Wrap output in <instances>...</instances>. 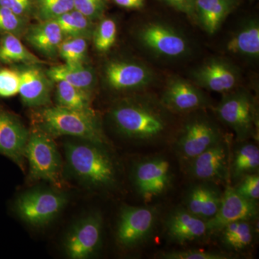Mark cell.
<instances>
[{"instance_id":"obj_1","label":"cell","mask_w":259,"mask_h":259,"mask_svg":"<svg viewBox=\"0 0 259 259\" xmlns=\"http://www.w3.org/2000/svg\"><path fill=\"white\" fill-rule=\"evenodd\" d=\"M166 109L141 97L127 98L116 103L110 118L117 132L127 139L151 141L163 136L168 126Z\"/></svg>"},{"instance_id":"obj_2","label":"cell","mask_w":259,"mask_h":259,"mask_svg":"<svg viewBox=\"0 0 259 259\" xmlns=\"http://www.w3.org/2000/svg\"><path fill=\"white\" fill-rule=\"evenodd\" d=\"M105 146L79 139L63 144L70 173L83 185L93 188H110L117 183V171Z\"/></svg>"},{"instance_id":"obj_3","label":"cell","mask_w":259,"mask_h":259,"mask_svg":"<svg viewBox=\"0 0 259 259\" xmlns=\"http://www.w3.org/2000/svg\"><path fill=\"white\" fill-rule=\"evenodd\" d=\"M33 126L51 137L70 136L106 146L107 140L99 117L56 105L40 107L32 115Z\"/></svg>"},{"instance_id":"obj_4","label":"cell","mask_w":259,"mask_h":259,"mask_svg":"<svg viewBox=\"0 0 259 259\" xmlns=\"http://www.w3.org/2000/svg\"><path fill=\"white\" fill-rule=\"evenodd\" d=\"M54 139L33 126L25 147V158L28 162L30 181H45L61 190L64 187L62 159Z\"/></svg>"},{"instance_id":"obj_5","label":"cell","mask_w":259,"mask_h":259,"mask_svg":"<svg viewBox=\"0 0 259 259\" xmlns=\"http://www.w3.org/2000/svg\"><path fill=\"white\" fill-rule=\"evenodd\" d=\"M68 202L67 194L59 189L35 188L20 194L14 209L24 222L34 227H44L55 220Z\"/></svg>"},{"instance_id":"obj_6","label":"cell","mask_w":259,"mask_h":259,"mask_svg":"<svg viewBox=\"0 0 259 259\" xmlns=\"http://www.w3.org/2000/svg\"><path fill=\"white\" fill-rule=\"evenodd\" d=\"M220 120L236 133L239 141L252 137L258 124L256 105L249 92L243 89L230 92L215 109Z\"/></svg>"},{"instance_id":"obj_7","label":"cell","mask_w":259,"mask_h":259,"mask_svg":"<svg viewBox=\"0 0 259 259\" xmlns=\"http://www.w3.org/2000/svg\"><path fill=\"white\" fill-rule=\"evenodd\" d=\"M223 140L217 125L204 116L187 121L175 144V151L182 161L190 163L206 150Z\"/></svg>"},{"instance_id":"obj_8","label":"cell","mask_w":259,"mask_h":259,"mask_svg":"<svg viewBox=\"0 0 259 259\" xmlns=\"http://www.w3.org/2000/svg\"><path fill=\"white\" fill-rule=\"evenodd\" d=\"M103 221L99 212H92L80 218L71 226L65 237L64 250L71 259L93 256L102 244Z\"/></svg>"},{"instance_id":"obj_9","label":"cell","mask_w":259,"mask_h":259,"mask_svg":"<svg viewBox=\"0 0 259 259\" xmlns=\"http://www.w3.org/2000/svg\"><path fill=\"white\" fill-rule=\"evenodd\" d=\"M156 221V211L153 207L123 206L116 230L117 243L123 248L136 247L151 235Z\"/></svg>"},{"instance_id":"obj_10","label":"cell","mask_w":259,"mask_h":259,"mask_svg":"<svg viewBox=\"0 0 259 259\" xmlns=\"http://www.w3.org/2000/svg\"><path fill=\"white\" fill-rule=\"evenodd\" d=\"M138 37L146 49L161 57H182L190 50L185 35L169 25L158 22L148 23L142 26Z\"/></svg>"},{"instance_id":"obj_11","label":"cell","mask_w":259,"mask_h":259,"mask_svg":"<svg viewBox=\"0 0 259 259\" xmlns=\"http://www.w3.org/2000/svg\"><path fill=\"white\" fill-rule=\"evenodd\" d=\"M105 82L117 92L134 91L148 86L153 80L152 70L139 61L114 59L105 65Z\"/></svg>"},{"instance_id":"obj_12","label":"cell","mask_w":259,"mask_h":259,"mask_svg":"<svg viewBox=\"0 0 259 259\" xmlns=\"http://www.w3.org/2000/svg\"><path fill=\"white\" fill-rule=\"evenodd\" d=\"M171 180V164L165 158H149L135 167V186L146 202L164 193L170 187Z\"/></svg>"},{"instance_id":"obj_13","label":"cell","mask_w":259,"mask_h":259,"mask_svg":"<svg viewBox=\"0 0 259 259\" xmlns=\"http://www.w3.org/2000/svg\"><path fill=\"white\" fill-rule=\"evenodd\" d=\"M20 78V95L25 106L40 108L49 106L54 81L39 65L19 64L15 66Z\"/></svg>"},{"instance_id":"obj_14","label":"cell","mask_w":259,"mask_h":259,"mask_svg":"<svg viewBox=\"0 0 259 259\" xmlns=\"http://www.w3.org/2000/svg\"><path fill=\"white\" fill-rule=\"evenodd\" d=\"M258 213L256 201L245 198L234 187H228L223 193L221 205L215 215L207 221L208 234L221 231L229 223L252 221L257 218Z\"/></svg>"},{"instance_id":"obj_15","label":"cell","mask_w":259,"mask_h":259,"mask_svg":"<svg viewBox=\"0 0 259 259\" xmlns=\"http://www.w3.org/2000/svg\"><path fill=\"white\" fill-rule=\"evenodd\" d=\"M229 170V149L223 140L189 163V171L194 178L211 183L226 182Z\"/></svg>"},{"instance_id":"obj_16","label":"cell","mask_w":259,"mask_h":259,"mask_svg":"<svg viewBox=\"0 0 259 259\" xmlns=\"http://www.w3.org/2000/svg\"><path fill=\"white\" fill-rule=\"evenodd\" d=\"M30 130L18 116L0 108V154L24 169L25 151Z\"/></svg>"},{"instance_id":"obj_17","label":"cell","mask_w":259,"mask_h":259,"mask_svg":"<svg viewBox=\"0 0 259 259\" xmlns=\"http://www.w3.org/2000/svg\"><path fill=\"white\" fill-rule=\"evenodd\" d=\"M194 84L220 93L231 92L239 81L238 69L222 59H212L204 62L192 73Z\"/></svg>"},{"instance_id":"obj_18","label":"cell","mask_w":259,"mask_h":259,"mask_svg":"<svg viewBox=\"0 0 259 259\" xmlns=\"http://www.w3.org/2000/svg\"><path fill=\"white\" fill-rule=\"evenodd\" d=\"M161 103L169 111L187 112L204 108L209 105V100L194 83L174 78L167 83Z\"/></svg>"},{"instance_id":"obj_19","label":"cell","mask_w":259,"mask_h":259,"mask_svg":"<svg viewBox=\"0 0 259 259\" xmlns=\"http://www.w3.org/2000/svg\"><path fill=\"white\" fill-rule=\"evenodd\" d=\"M165 227L171 240L180 244L198 241L208 234L207 221L186 208L172 211L166 218Z\"/></svg>"},{"instance_id":"obj_20","label":"cell","mask_w":259,"mask_h":259,"mask_svg":"<svg viewBox=\"0 0 259 259\" xmlns=\"http://www.w3.org/2000/svg\"><path fill=\"white\" fill-rule=\"evenodd\" d=\"M223 193L211 182L192 186L185 197L186 209L197 217L207 221L219 209Z\"/></svg>"},{"instance_id":"obj_21","label":"cell","mask_w":259,"mask_h":259,"mask_svg":"<svg viewBox=\"0 0 259 259\" xmlns=\"http://www.w3.org/2000/svg\"><path fill=\"white\" fill-rule=\"evenodd\" d=\"M24 36L35 50L49 59L59 55L64 34L55 20H44L28 26Z\"/></svg>"},{"instance_id":"obj_22","label":"cell","mask_w":259,"mask_h":259,"mask_svg":"<svg viewBox=\"0 0 259 259\" xmlns=\"http://www.w3.org/2000/svg\"><path fill=\"white\" fill-rule=\"evenodd\" d=\"M237 4V0H195L194 15L207 33L214 34Z\"/></svg>"},{"instance_id":"obj_23","label":"cell","mask_w":259,"mask_h":259,"mask_svg":"<svg viewBox=\"0 0 259 259\" xmlns=\"http://www.w3.org/2000/svg\"><path fill=\"white\" fill-rule=\"evenodd\" d=\"M46 72L54 82L65 81L91 95L97 84L95 70L86 65L76 66L66 64L52 66Z\"/></svg>"},{"instance_id":"obj_24","label":"cell","mask_w":259,"mask_h":259,"mask_svg":"<svg viewBox=\"0 0 259 259\" xmlns=\"http://www.w3.org/2000/svg\"><path fill=\"white\" fill-rule=\"evenodd\" d=\"M227 50L232 54L258 59L259 56V23L253 19L245 22L228 40Z\"/></svg>"},{"instance_id":"obj_25","label":"cell","mask_w":259,"mask_h":259,"mask_svg":"<svg viewBox=\"0 0 259 259\" xmlns=\"http://www.w3.org/2000/svg\"><path fill=\"white\" fill-rule=\"evenodd\" d=\"M56 83V100L59 106L92 116L98 117L92 105V95L63 81Z\"/></svg>"},{"instance_id":"obj_26","label":"cell","mask_w":259,"mask_h":259,"mask_svg":"<svg viewBox=\"0 0 259 259\" xmlns=\"http://www.w3.org/2000/svg\"><path fill=\"white\" fill-rule=\"evenodd\" d=\"M0 62L5 64L39 65L46 61L34 55L20 41V37L11 34H3L0 37Z\"/></svg>"},{"instance_id":"obj_27","label":"cell","mask_w":259,"mask_h":259,"mask_svg":"<svg viewBox=\"0 0 259 259\" xmlns=\"http://www.w3.org/2000/svg\"><path fill=\"white\" fill-rule=\"evenodd\" d=\"M258 146L253 144H244L237 148L230 166L233 180H239L245 175L258 173Z\"/></svg>"},{"instance_id":"obj_28","label":"cell","mask_w":259,"mask_h":259,"mask_svg":"<svg viewBox=\"0 0 259 259\" xmlns=\"http://www.w3.org/2000/svg\"><path fill=\"white\" fill-rule=\"evenodd\" d=\"M55 20L64 34V39L81 37L89 40L93 38L95 29L94 22L76 10L65 13Z\"/></svg>"},{"instance_id":"obj_29","label":"cell","mask_w":259,"mask_h":259,"mask_svg":"<svg viewBox=\"0 0 259 259\" xmlns=\"http://www.w3.org/2000/svg\"><path fill=\"white\" fill-rule=\"evenodd\" d=\"M248 221L229 223L221 230L223 244L230 249L244 250L253 241V228Z\"/></svg>"},{"instance_id":"obj_30","label":"cell","mask_w":259,"mask_h":259,"mask_svg":"<svg viewBox=\"0 0 259 259\" xmlns=\"http://www.w3.org/2000/svg\"><path fill=\"white\" fill-rule=\"evenodd\" d=\"M88 40L81 37H67L61 42L59 55L70 66L85 65L88 55Z\"/></svg>"},{"instance_id":"obj_31","label":"cell","mask_w":259,"mask_h":259,"mask_svg":"<svg viewBox=\"0 0 259 259\" xmlns=\"http://www.w3.org/2000/svg\"><path fill=\"white\" fill-rule=\"evenodd\" d=\"M117 23L112 18H104L94 30L93 42L99 52L110 50L117 38Z\"/></svg>"},{"instance_id":"obj_32","label":"cell","mask_w":259,"mask_h":259,"mask_svg":"<svg viewBox=\"0 0 259 259\" xmlns=\"http://www.w3.org/2000/svg\"><path fill=\"white\" fill-rule=\"evenodd\" d=\"M35 7L40 21L55 20L74 10V0H36Z\"/></svg>"},{"instance_id":"obj_33","label":"cell","mask_w":259,"mask_h":259,"mask_svg":"<svg viewBox=\"0 0 259 259\" xmlns=\"http://www.w3.org/2000/svg\"><path fill=\"white\" fill-rule=\"evenodd\" d=\"M27 19L0 6V34H11L18 37L23 36L28 27Z\"/></svg>"},{"instance_id":"obj_34","label":"cell","mask_w":259,"mask_h":259,"mask_svg":"<svg viewBox=\"0 0 259 259\" xmlns=\"http://www.w3.org/2000/svg\"><path fill=\"white\" fill-rule=\"evenodd\" d=\"M164 259H229L231 255L214 250H186L164 252L159 255Z\"/></svg>"},{"instance_id":"obj_35","label":"cell","mask_w":259,"mask_h":259,"mask_svg":"<svg viewBox=\"0 0 259 259\" xmlns=\"http://www.w3.org/2000/svg\"><path fill=\"white\" fill-rule=\"evenodd\" d=\"M20 85V74L16 68H0V97L18 95Z\"/></svg>"},{"instance_id":"obj_36","label":"cell","mask_w":259,"mask_h":259,"mask_svg":"<svg viewBox=\"0 0 259 259\" xmlns=\"http://www.w3.org/2000/svg\"><path fill=\"white\" fill-rule=\"evenodd\" d=\"M106 7V0H74V9L93 22L102 18Z\"/></svg>"},{"instance_id":"obj_37","label":"cell","mask_w":259,"mask_h":259,"mask_svg":"<svg viewBox=\"0 0 259 259\" xmlns=\"http://www.w3.org/2000/svg\"><path fill=\"white\" fill-rule=\"evenodd\" d=\"M235 190L245 198L253 201L259 199V177L258 173L250 174L240 179Z\"/></svg>"},{"instance_id":"obj_38","label":"cell","mask_w":259,"mask_h":259,"mask_svg":"<svg viewBox=\"0 0 259 259\" xmlns=\"http://www.w3.org/2000/svg\"><path fill=\"white\" fill-rule=\"evenodd\" d=\"M36 0H0V6L11 10L19 16L28 18L33 12Z\"/></svg>"},{"instance_id":"obj_39","label":"cell","mask_w":259,"mask_h":259,"mask_svg":"<svg viewBox=\"0 0 259 259\" xmlns=\"http://www.w3.org/2000/svg\"><path fill=\"white\" fill-rule=\"evenodd\" d=\"M175 9L192 16L194 15V2L195 0H163Z\"/></svg>"},{"instance_id":"obj_40","label":"cell","mask_w":259,"mask_h":259,"mask_svg":"<svg viewBox=\"0 0 259 259\" xmlns=\"http://www.w3.org/2000/svg\"><path fill=\"white\" fill-rule=\"evenodd\" d=\"M114 2L119 6L127 9H139L144 5V0H114Z\"/></svg>"},{"instance_id":"obj_41","label":"cell","mask_w":259,"mask_h":259,"mask_svg":"<svg viewBox=\"0 0 259 259\" xmlns=\"http://www.w3.org/2000/svg\"><path fill=\"white\" fill-rule=\"evenodd\" d=\"M0 64H1V62H0Z\"/></svg>"}]
</instances>
